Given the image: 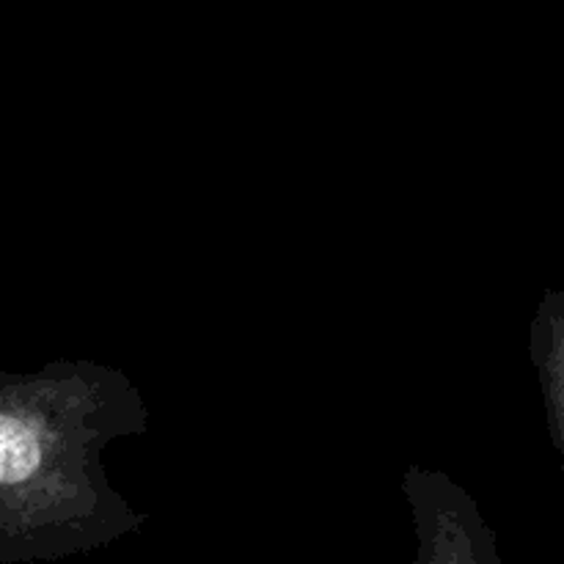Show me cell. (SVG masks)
<instances>
[{
	"label": "cell",
	"mask_w": 564,
	"mask_h": 564,
	"mask_svg": "<svg viewBox=\"0 0 564 564\" xmlns=\"http://www.w3.org/2000/svg\"><path fill=\"white\" fill-rule=\"evenodd\" d=\"M402 496L416 534L411 564H505L477 499L449 474L411 463Z\"/></svg>",
	"instance_id": "cell-1"
},
{
	"label": "cell",
	"mask_w": 564,
	"mask_h": 564,
	"mask_svg": "<svg viewBox=\"0 0 564 564\" xmlns=\"http://www.w3.org/2000/svg\"><path fill=\"white\" fill-rule=\"evenodd\" d=\"M529 358L538 372L551 441L564 471V290H545L529 325Z\"/></svg>",
	"instance_id": "cell-2"
}]
</instances>
